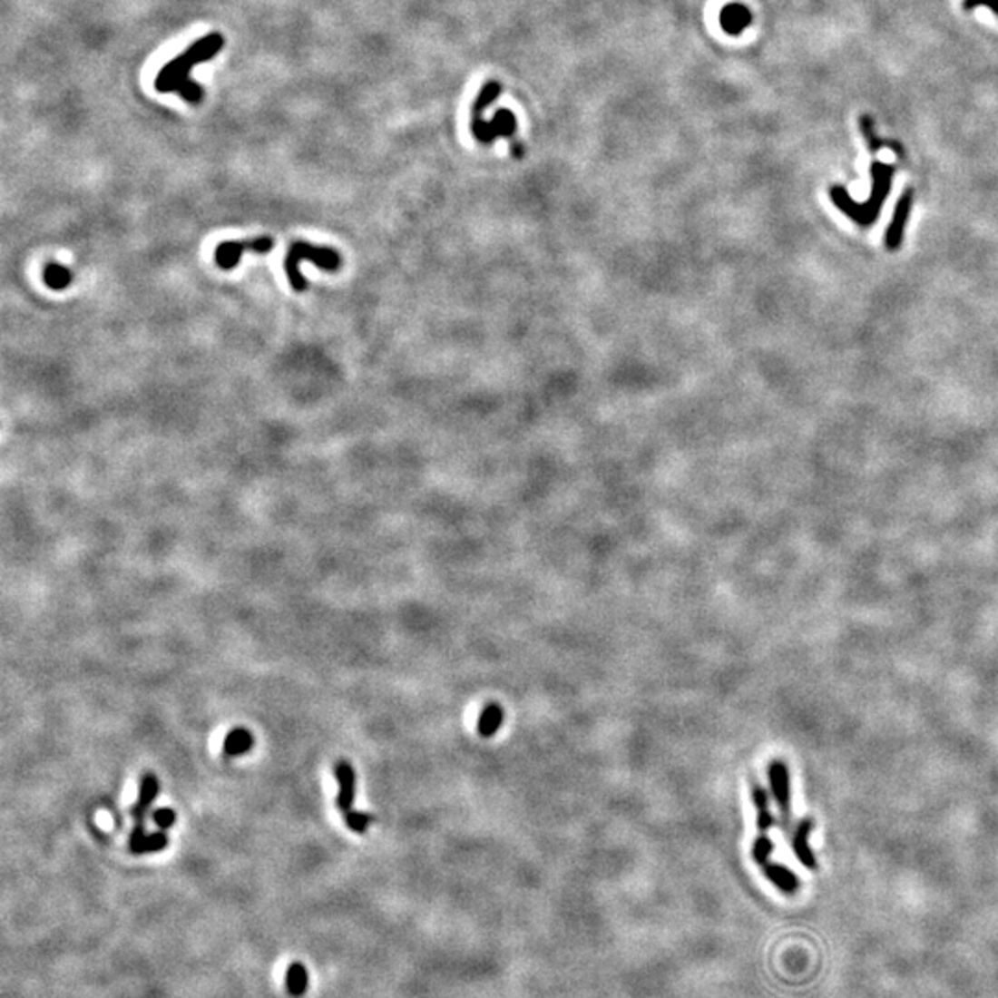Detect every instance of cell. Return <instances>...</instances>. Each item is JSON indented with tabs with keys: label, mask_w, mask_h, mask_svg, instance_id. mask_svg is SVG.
<instances>
[{
	"label": "cell",
	"mask_w": 998,
	"mask_h": 998,
	"mask_svg": "<svg viewBox=\"0 0 998 998\" xmlns=\"http://www.w3.org/2000/svg\"><path fill=\"white\" fill-rule=\"evenodd\" d=\"M762 871H764V876L769 882H773L784 895H795L798 887H801V880L797 878V875L780 864L769 862L762 867Z\"/></svg>",
	"instance_id": "cell-13"
},
{
	"label": "cell",
	"mask_w": 998,
	"mask_h": 998,
	"mask_svg": "<svg viewBox=\"0 0 998 998\" xmlns=\"http://www.w3.org/2000/svg\"><path fill=\"white\" fill-rule=\"evenodd\" d=\"M152 817H154V823H156L160 828H163V830L171 828V827L176 823V814H174V810H171V808H160V810H156V812L152 814Z\"/></svg>",
	"instance_id": "cell-23"
},
{
	"label": "cell",
	"mask_w": 998,
	"mask_h": 998,
	"mask_svg": "<svg viewBox=\"0 0 998 998\" xmlns=\"http://www.w3.org/2000/svg\"><path fill=\"white\" fill-rule=\"evenodd\" d=\"M344 816V821L347 825V828L356 832V834H365L368 830V827L374 823V816L372 814H367V812H357V810H349Z\"/></svg>",
	"instance_id": "cell-20"
},
{
	"label": "cell",
	"mask_w": 998,
	"mask_h": 998,
	"mask_svg": "<svg viewBox=\"0 0 998 998\" xmlns=\"http://www.w3.org/2000/svg\"><path fill=\"white\" fill-rule=\"evenodd\" d=\"M751 801L757 808V827L762 834L769 832L775 825V817L769 807V795L758 780H751Z\"/></svg>",
	"instance_id": "cell-12"
},
{
	"label": "cell",
	"mask_w": 998,
	"mask_h": 998,
	"mask_svg": "<svg viewBox=\"0 0 998 998\" xmlns=\"http://www.w3.org/2000/svg\"><path fill=\"white\" fill-rule=\"evenodd\" d=\"M860 130H862V133H864V137H866V142H867V146H869V152H871V154H876L882 146H891V150H895V154H896L898 158H905V146H903V144H898L896 141L880 139V137L876 135V132H875V119H871L869 115H864V117L860 119Z\"/></svg>",
	"instance_id": "cell-15"
},
{
	"label": "cell",
	"mask_w": 998,
	"mask_h": 998,
	"mask_svg": "<svg viewBox=\"0 0 998 998\" xmlns=\"http://www.w3.org/2000/svg\"><path fill=\"white\" fill-rule=\"evenodd\" d=\"M812 830H814V821L812 819H803L801 823H798L795 827V832H793V837H791V848H793V853H795L798 862H801L807 869L816 871L817 869V858H816V853L812 851V846L808 845Z\"/></svg>",
	"instance_id": "cell-9"
},
{
	"label": "cell",
	"mask_w": 998,
	"mask_h": 998,
	"mask_svg": "<svg viewBox=\"0 0 998 998\" xmlns=\"http://www.w3.org/2000/svg\"><path fill=\"white\" fill-rule=\"evenodd\" d=\"M226 44V37L220 32H211L196 39L181 54L165 64L154 80L158 93H174L189 104H198L204 98V89L191 78L194 67L211 62Z\"/></svg>",
	"instance_id": "cell-1"
},
{
	"label": "cell",
	"mask_w": 998,
	"mask_h": 998,
	"mask_svg": "<svg viewBox=\"0 0 998 998\" xmlns=\"http://www.w3.org/2000/svg\"><path fill=\"white\" fill-rule=\"evenodd\" d=\"M43 279H44L46 287L54 289V290H64L71 285L73 274L67 267H62L58 263H48L43 270Z\"/></svg>",
	"instance_id": "cell-17"
},
{
	"label": "cell",
	"mask_w": 998,
	"mask_h": 998,
	"mask_svg": "<svg viewBox=\"0 0 998 998\" xmlns=\"http://www.w3.org/2000/svg\"><path fill=\"white\" fill-rule=\"evenodd\" d=\"M768 778H769L773 798L782 817V828L788 830L791 821V780H789L788 764L782 760H773L768 768Z\"/></svg>",
	"instance_id": "cell-5"
},
{
	"label": "cell",
	"mask_w": 998,
	"mask_h": 998,
	"mask_svg": "<svg viewBox=\"0 0 998 998\" xmlns=\"http://www.w3.org/2000/svg\"><path fill=\"white\" fill-rule=\"evenodd\" d=\"M893 176H895V167L893 165L875 161L871 165L873 189H871V196L867 198V202H864V204L855 202L853 196L848 194V191L841 185H834L830 189V198H832L834 206L841 213H845L848 219L855 220L858 226L869 228L878 220V215L884 208L885 198L889 196V191H891Z\"/></svg>",
	"instance_id": "cell-2"
},
{
	"label": "cell",
	"mask_w": 998,
	"mask_h": 998,
	"mask_svg": "<svg viewBox=\"0 0 998 998\" xmlns=\"http://www.w3.org/2000/svg\"><path fill=\"white\" fill-rule=\"evenodd\" d=\"M504 721H505L504 707L497 705V703H488V705H484V709L479 716L477 734L484 739H490L499 732V729L504 727Z\"/></svg>",
	"instance_id": "cell-14"
},
{
	"label": "cell",
	"mask_w": 998,
	"mask_h": 998,
	"mask_svg": "<svg viewBox=\"0 0 998 998\" xmlns=\"http://www.w3.org/2000/svg\"><path fill=\"white\" fill-rule=\"evenodd\" d=\"M302 261H311L318 269L328 270V272H337L342 265L340 254L333 248L315 246V244H309V242H304V240L292 242L290 248H289V252H287V258H285V272H287L290 287L296 292H304L308 289V279L304 278L302 272H299V263H302Z\"/></svg>",
	"instance_id": "cell-3"
},
{
	"label": "cell",
	"mask_w": 998,
	"mask_h": 998,
	"mask_svg": "<svg viewBox=\"0 0 998 998\" xmlns=\"http://www.w3.org/2000/svg\"><path fill=\"white\" fill-rule=\"evenodd\" d=\"M516 128H518L516 117L507 110L495 112L492 119H483L474 115V122H472V132L475 139L484 144L494 142L497 137H513Z\"/></svg>",
	"instance_id": "cell-6"
},
{
	"label": "cell",
	"mask_w": 998,
	"mask_h": 998,
	"mask_svg": "<svg viewBox=\"0 0 998 998\" xmlns=\"http://www.w3.org/2000/svg\"><path fill=\"white\" fill-rule=\"evenodd\" d=\"M499 93H502V85L495 83V82H490L483 87V91L479 93L477 96V103L474 106V115H479L484 108H488L494 100L499 96Z\"/></svg>",
	"instance_id": "cell-21"
},
{
	"label": "cell",
	"mask_w": 998,
	"mask_h": 998,
	"mask_svg": "<svg viewBox=\"0 0 998 998\" xmlns=\"http://www.w3.org/2000/svg\"><path fill=\"white\" fill-rule=\"evenodd\" d=\"M272 248H274V239L270 235H261V237L244 239V240H226L217 246L215 261L222 270H231L239 265L240 258L246 252L267 256L269 252H272Z\"/></svg>",
	"instance_id": "cell-4"
},
{
	"label": "cell",
	"mask_w": 998,
	"mask_h": 998,
	"mask_svg": "<svg viewBox=\"0 0 998 998\" xmlns=\"http://www.w3.org/2000/svg\"><path fill=\"white\" fill-rule=\"evenodd\" d=\"M308 983V974L302 965H292L289 971V989L292 994H302Z\"/></svg>",
	"instance_id": "cell-22"
},
{
	"label": "cell",
	"mask_w": 998,
	"mask_h": 998,
	"mask_svg": "<svg viewBox=\"0 0 998 998\" xmlns=\"http://www.w3.org/2000/svg\"><path fill=\"white\" fill-rule=\"evenodd\" d=\"M978 6H987L998 15V0H964V10L971 12Z\"/></svg>",
	"instance_id": "cell-24"
},
{
	"label": "cell",
	"mask_w": 998,
	"mask_h": 998,
	"mask_svg": "<svg viewBox=\"0 0 998 998\" xmlns=\"http://www.w3.org/2000/svg\"><path fill=\"white\" fill-rule=\"evenodd\" d=\"M335 778H337V784H338V793H337V808L346 814L349 810H354V801H356V771L352 768V764L346 762V760H340L335 764Z\"/></svg>",
	"instance_id": "cell-8"
},
{
	"label": "cell",
	"mask_w": 998,
	"mask_h": 998,
	"mask_svg": "<svg viewBox=\"0 0 998 998\" xmlns=\"http://www.w3.org/2000/svg\"><path fill=\"white\" fill-rule=\"evenodd\" d=\"M719 23H721V28L729 35H739V34H743V30L748 24L753 23V14L747 6L739 5V3H732V5H727L721 10Z\"/></svg>",
	"instance_id": "cell-10"
},
{
	"label": "cell",
	"mask_w": 998,
	"mask_h": 998,
	"mask_svg": "<svg viewBox=\"0 0 998 998\" xmlns=\"http://www.w3.org/2000/svg\"><path fill=\"white\" fill-rule=\"evenodd\" d=\"M773 851H775V843L771 841V837L766 836V834L758 836V837L755 839V843H753V851H751L755 864L760 866V867H764L766 864H769V862H771Z\"/></svg>",
	"instance_id": "cell-19"
},
{
	"label": "cell",
	"mask_w": 998,
	"mask_h": 998,
	"mask_svg": "<svg viewBox=\"0 0 998 998\" xmlns=\"http://www.w3.org/2000/svg\"><path fill=\"white\" fill-rule=\"evenodd\" d=\"M158 788H160L158 778L152 773H146L142 777L141 788H139V798H137V803L132 808V816L137 823H142L144 817L148 816V810L152 808L154 798L158 795Z\"/></svg>",
	"instance_id": "cell-11"
},
{
	"label": "cell",
	"mask_w": 998,
	"mask_h": 998,
	"mask_svg": "<svg viewBox=\"0 0 998 998\" xmlns=\"http://www.w3.org/2000/svg\"><path fill=\"white\" fill-rule=\"evenodd\" d=\"M167 845H169L167 834L165 832H156V834L144 836L142 839H139L135 843H130V851L133 855H150V853L163 851V848H167Z\"/></svg>",
	"instance_id": "cell-18"
},
{
	"label": "cell",
	"mask_w": 998,
	"mask_h": 998,
	"mask_svg": "<svg viewBox=\"0 0 998 998\" xmlns=\"http://www.w3.org/2000/svg\"><path fill=\"white\" fill-rule=\"evenodd\" d=\"M912 206H914V191L908 189L906 192H903L901 198H898V202H896V206H895L893 219H891V224H889V228L885 230V239H884V242H885V248L891 250V252H896V250L903 246L905 231H906V224H908V217H910Z\"/></svg>",
	"instance_id": "cell-7"
},
{
	"label": "cell",
	"mask_w": 998,
	"mask_h": 998,
	"mask_svg": "<svg viewBox=\"0 0 998 998\" xmlns=\"http://www.w3.org/2000/svg\"><path fill=\"white\" fill-rule=\"evenodd\" d=\"M252 747H254V736L250 734L246 729H235L226 736L222 751H224L226 757L233 758V757H240V755L248 753Z\"/></svg>",
	"instance_id": "cell-16"
}]
</instances>
